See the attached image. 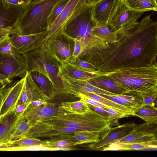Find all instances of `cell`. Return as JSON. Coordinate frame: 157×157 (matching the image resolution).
Segmentation results:
<instances>
[{
	"label": "cell",
	"mask_w": 157,
	"mask_h": 157,
	"mask_svg": "<svg viewBox=\"0 0 157 157\" xmlns=\"http://www.w3.org/2000/svg\"><path fill=\"white\" fill-rule=\"evenodd\" d=\"M47 101L36 100L31 102L30 104L34 106H38L46 103Z\"/></svg>",
	"instance_id": "48"
},
{
	"label": "cell",
	"mask_w": 157,
	"mask_h": 157,
	"mask_svg": "<svg viewBox=\"0 0 157 157\" xmlns=\"http://www.w3.org/2000/svg\"><path fill=\"white\" fill-rule=\"evenodd\" d=\"M40 0H33V2H37V1H40Z\"/></svg>",
	"instance_id": "51"
},
{
	"label": "cell",
	"mask_w": 157,
	"mask_h": 157,
	"mask_svg": "<svg viewBox=\"0 0 157 157\" xmlns=\"http://www.w3.org/2000/svg\"><path fill=\"white\" fill-rule=\"evenodd\" d=\"M101 108L106 111L109 115L110 126L113 125H119L118 120L119 119L130 116V115L128 114L120 112L111 108L106 107Z\"/></svg>",
	"instance_id": "37"
},
{
	"label": "cell",
	"mask_w": 157,
	"mask_h": 157,
	"mask_svg": "<svg viewBox=\"0 0 157 157\" xmlns=\"http://www.w3.org/2000/svg\"><path fill=\"white\" fill-rule=\"evenodd\" d=\"M75 40L74 51L71 62H70L71 63L73 62L83 51V45L81 42L75 39Z\"/></svg>",
	"instance_id": "41"
},
{
	"label": "cell",
	"mask_w": 157,
	"mask_h": 157,
	"mask_svg": "<svg viewBox=\"0 0 157 157\" xmlns=\"http://www.w3.org/2000/svg\"><path fill=\"white\" fill-rule=\"evenodd\" d=\"M12 82L11 79L0 73V96L3 90L7 87L8 85Z\"/></svg>",
	"instance_id": "44"
},
{
	"label": "cell",
	"mask_w": 157,
	"mask_h": 157,
	"mask_svg": "<svg viewBox=\"0 0 157 157\" xmlns=\"http://www.w3.org/2000/svg\"><path fill=\"white\" fill-rule=\"evenodd\" d=\"M146 15L131 25L106 48H94L86 52L82 60L96 66L98 71L152 64L157 56V22Z\"/></svg>",
	"instance_id": "1"
},
{
	"label": "cell",
	"mask_w": 157,
	"mask_h": 157,
	"mask_svg": "<svg viewBox=\"0 0 157 157\" xmlns=\"http://www.w3.org/2000/svg\"><path fill=\"white\" fill-rule=\"evenodd\" d=\"M157 123L148 124L146 123L137 124L129 134L113 142L105 148L125 144L142 143L157 140Z\"/></svg>",
	"instance_id": "8"
},
{
	"label": "cell",
	"mask_w": 157,
	"mask_h": 157,
	"mask_svg": "<svg viewBox=\"0 0 157 157\" xmlns=\"http://www.w3.org/2000/svg\"><path fill=\"white\" fill-rule=\"evenodd\" d=\"M17 33L15 28L11 29L0 30V34H8L10 35Z\"/></svg>",
	"instance_id": "47"
},
{
	"label": "cell",
	"mask_w": 157,
	"mask_h": 157,
	"mask_svg": "<svg viewBox=\"0 0 157 157\" xmlns=\"http://www.w3.org/2000/svg\"><path fill=\"white\" fill-rule=\"evenodd\" d=\"M31 126L22 114L19 117L15 124L11 135L10 141L15 140L24 136Z\"/></svg>",
	"instance_id": "33"
},
{
	"label": "cell",
	"mask_w": 157,
	"mask_h": 157,
	"mask_svg": "<svg viewBox=\"0 0 157 157\" xmlns=\"http://www.w3.org/2000/svg\"><path fill=\"white\" fill-rule=\"evenodd\" d=\"M10 35L8 34L0 42V54L12 55L16 54L10 39Z\"/></svg>",
	"instance_id": "38"
},
{
	"label": "cell",
	"mask_w": 157,
	"mask_h": 157,
	"mask_svg": "<svg viewBox=\"0 0 157 157\" xmlns=\"http://www.w3.org/2000/svg\"><path fill=\"white\" fill-rule=\"evenodd\" d=\"M101 0H85L86 4L90 6H93Z\"/></svg>",
	"instance_id": "49"
},
{
	"label": "cell",
	"mask_w": 157,
	"mask_h": 157,
	"mask_svg": "<svg viewBox=\"0 0 157 157\" xmlns=\"http://www.w3.org/2000/svg\"><path fill=\"white\" fill-rule=\"evenodd\" d=\"M59 107L66 112L76 114L84 113L90 109L88 104L80 99L75 101L62 102Z\"/></svg>",
	"instance_id": "31"
},
{
	"label": "cell",
	"mask_w": 157,
	"mask_h": 157,
	"mask_svg": "<svg viewBox=\"0 0 157 157\" xmlns=\"http://www.w3.org/2000/svg\"><path fill=\"white\" fill-rule=\"evenodd\" d=\"M92 6L86 3L83 5L69 18L62 28L68 35L81 42L83 47L82 53L108 46L92 33V29L96 24L92 17Z\"/></svg>",
	"instance_id": "3"
},
{
	"label": "cell",
	"mask_w": 157,
	"mask_h": 157,
	"mask_svg": "<svg viewBox=\"0 0 157 157\" xmlns=\"http://www.w3.org/2000/svg\"><path fill=\"white\" fill-rule=\"evenodd\" d=\"M39 122L88 131L98 135L100 138L107 132L110 125L109 119L91 109L83 114L59 113Z\"/></svg>",
	"instance_id": "4"
},
{
	"label": "cell",
	"mask_w": 157,
	"mask_h": 157,
	"mask_svg": "<svg viewBox=\"0 0 157 157\" xmlns=\"http://www.w3.org/2000/svg\"><path fill=\"white\" fill-rule=\"evenodd\" d=\"M64 112H66L55 104L47 102L38 106H34L30 103L23 114L28 123L32 126L47 118Z\"/></svg>",
	"instance_id": "14"
},
{
	"label": "cell",
	"mask_w": 157,
	"mask_h": 157,
	"mask_svg": "<svg viewBox=\"0 0 157 157\" xmlns=\"http://www.w3.org/2000/svg\"><path fill=\"white\" fill-rule=\"evenodd\" d=\"M61 0L32 1L25 6L15 28L17 33L25 35L47 31L48 18L54 6Z\"/></svg>",
	"instance_id": "5"
},
{
	"label": "cell",
	"mask_w": 157,
	"mask_h": 157,
	"mask_svg": "<svg viewBox=\"0 0 157 157\" xmlns=\"http://www.w3.org/2000/svg\"><path fill=\"white\" fill-rule=\"evenodd\" d=\"M69 0H61L54 6L48 18L47 29L59 16Z\"/></svg>",
	"instance_id": "36"
},
{
	"label": "cell",
	"mask_w": 157,
	"mask_h": 157,
	"mask_svg": "<svg viewBox=\"0 0 157 157\" xmlns=\"http://www.w3.org/2000/svg\"><path fill=\"white\" fill-rule=\"evenodd\" d=\"M83 130L68 127L58 126L39 122L32 126L24 136L36 138H51L62 135L73 134L75 132Z\"/></svg>",
	"instance_id": "15"
},
{
	"label": "cell",
	"mask_w": 157,
	"mask_h": 157,
	"mask_svg": "<svg viewBox=\"0 0 157 157\" xmlns=\"http://www.w3.org/2000/svg\"><path fill=\"white\" fill-rule=\"evenodd\" d=\"M24 77L6 88L2 92L0 96V116L6 114L16 105L23 89Z\"/></svg>",
	"instance_id": "16"
},
{
	"label": "cell",
	"mask_w": 157,
	"mask_h": 157,
	"mask_svg": "<svg viewBox=\"0 0 157 157\" xmlns=\"http://www.w3.org/2000/svg\"><path fill=\"white\" fill-rule=\"evenodd\" d=\"M90 109H92L104 117L105 118L109 119V116L108 113L100 107L94 106L88 104Z\"/></svg>",
	"instance_id": "45"
},
{
	"label": "cell",
	"mask_w": 157,
	"mask_h": 157,
	"mask_svg": "<svg viewBox=\"0 0 157 157\" xmlns=\"http://www.w3.org/2000/svg\"><path fill=\"white\" fill-rule=\"evenodd\" d=\"M126 6L129 9L136 11H156L157 0H123Z\"/></svg>",
	"instance_id": "30"
},
{
	"label": "cell",
	"mask_w": 157,
	"mask_h": 157,
	"mask_svg": "<svg viewBox=\"0 0 157 157\" xmlns=\"http://www.w3.org/2000/svg\"><path fill=\"white\" fill-rule=\"evenodd\" d=\"M47 33V31L25 35L17 33L10 36L15 52L23 55L41 47Z\"/></svg>",
	"instance_id": "10"
},
{
	"label": "cell",
	"mask_w": 157,
	"mask_h": 157,
	"mask_svg": "<svg viewBox=\"0 0 157 157\" xmlns=\"http://www.w3.org/2000/svg\"><path fill=\"white\" fill-rule=\"evenodd\" d=\"M8 34H0V42Z\"/></svg>",
	"instance_id": "50"
},
{
	"label": "cell",
	"mask_w": 157,
	"mask_h": 157,
	"mask_svg": "<svg viewBox=\"0 0 157 157\" xmlns=\"http://www.w3.org/2000/svg\"><path fill=\"white\" fill-rule=\"evenodd\" d=\"M29 72L35 83L50 99H53L58 95L52 82L45 75L37 71Z\"/></svg>",
	"instance_id": "26"
},
{
	"label": "cell",
	"mask_w": 157,
	"mask_h": 157,
	"mask_svg": "<svg viewBox=\"0 0 157 157\" xmlns=\"http://www.w3.org/2000/svg\"><path fill=\"white\" fill-rule=\"evenodd\" d=\"M24 78L22 92L26 96L29 102L37 100L46 101L48 96L35 83L29 72L27 71Z\"/></svg>",
	"instance_id": "23"
},
{
	"label": "cell",
	"mask_w": 157,
	"mask_h": 157,
	"mask_svg": "<svg viewBox=\"0 0 157 157\" xmlns=\"http://www.w3.org/2000/svg\"><path fill=\"white\" fill-rule=\"evenodd\" d=\"M137 124L133 122L109 128L108 131L100 139L92 143L88 147L94 150H101L113 142L129 134Z\"/></svg>",
	"instance_id": "13"
},
{
	"label": "cell",
	"mask_w": 157,
	"mask_h": 157,
	"mask_svg": "<svg viewBox=\"0 0 157 157\" xmlns=\"http://www.w3.org/2000/svg\"><path fill=\"white\" fill-rule=\"evenodd\" d=\"M92 32L95 36L102 41L107 45L117 40V34L108 25L96 24L92 28Z\"/></svg>",
	"instance_id": "29"
},
{
	"label": "cell",
	"mask_w": 157,
	"mask_h": 157,
	"mask_svg": "<svg viewBox=\"0 0 157 157\" xmlns=\"http://www.w3.org/2000/svg\"><path fill=\"white\" fill-rule=\"evenodd\" d=\"M87 81L94 86L116 94L128 92L114 81L102 76L97 75Z\"/></svg>",
	"instance_id": "24"
},
{
	"label": "cell",
	"mask_w": 157,
	"mask_h": 157,
	"mask_svg": "<svg viewBox=\"0 0 157 157\" xmlns=\"http://www.w3.org/2000/svg\"><path fill=\"white\" fill-rule=\"evenodd\" d=\"M98 94L126 107L132 112L142 104V98L140 92L128 91L115 95Z\"/></svg>",
	"instance_id": "20"
},
{
	"label": "cell",
	"mask_w": 157,
	"mask_h": 157,
	"mask_svg": "<svg viewBox=\"0 0 157 157\" xmlns=\"http://www.w3.org/2000/svg\"><path fill=\"white\" fill-rule=\"evenodd\" d=\"M3 5L9 7L10 5L25 7L29 5L33 0H2Z\"/></svg>",
	"instance_id": "42"
},
{
	"label": "cell",
	"mask_w": 157,
	"mask_h": 157,
	"mask_svg": "<svg viewBox=\"0 0 157 157\" xmlns=\"http://www.w3.org/2000/svg\"><path fill=\"white\" fill-rule=\"evenodd\" d=\"M144 12L131 10L124 2L118 8L108 26L117 35L121 34L136 22Z\"/></svg>",
	"instance_id": "11"
},
{
	"label": "cell",
	"mask_w": 157,
	"mask_h": 157,
	"mask_svg": "<svg viewBox=\"0 0 157 157\" xmlns=\"http://www.w3.org/2000/svg\"><path fill=\"white\" fill-rule=\"evenodd\" d=\"M82 94L89 98L105 105L108 108L128 114L130 116H133V112L127 108L110 100L104 98L98 94L91 93H86Z\"/></svg>",
	"instance_id": "32"
},
{
	"label": "cell",
	"mask_w": 157,
	"mask_h": 157,
	"mask_svg": "<svg viewBox=\"0 0 157 157\" xmlns=\"http://www.w3.org/2000/svg\"><path fill=\"white\" fill-rule=\"evenodd\" d=\"M61 78L68 83L69 87L68 94L72 95L76 97L77 94L79 93H91L107 95L117 94L94 86L86 80L64 78L62 77Z\"/></svg>",
	"instance_id": "19"
},
{
	"label": "cell",
	"mask_w": 157,
	"mask_h": 157,
	"mask_svg": "<svg viewBox=\"0 0 157 157\" xmlns=\"http://www.w3.org/2000/svg\"><path fill=\"white\" fill-rule=\"evenodd\" d=\"M123 0H101L92 6V17L97 24L108 25Z\"/></svg>",
	"instance_id": "12"
},
{
	"label": "cell",
	"mask_w": 157,
	"mask_h": 157,
	"mask_svg": "<svg viewBox=\"0 0 157 157\" xmlns=\"http://www.w3.org/2000/svg\"><path fill=\"white\" fill-rule=\"evenodd\" d=\"M133 115L137 116L148 124L157 123V109L155 105H142L135 109Z\"/></svg>",
	"instance_id": "28"
},
{
	"label": "cell",
	"mask_w": 157,
	"mask_h": 157,
	"mask_svg": "<svg viewBox=\"0 0 157 157\" xmlns=\"http://www.w3.org/2000/svg\"><path fill=\"white\" fill-rule=\"evenodd\" d=\"M1 97H0V104L1 103Z\"/></svg>",
	"instance_id": "52"
},
{
	"label": "cell",
	"mask_w": 157,
	"mask_h": 157,
	"mask_svg": "<svg viewBox=\"0 0 157 157\" xmlns=\"http://www.w3.org/2000/svg\"><path fill=\"white\" fill-rule=\"evenodd\" d=\"M20 116L17 115L13 109L0 116V146L10 141L12 133Z\"/></svg>",
	"instance_id": "21"
},
{
	"label": "cell",
	"mask_w": 157,
	"mask_h": 157,
	"mask_svg": "<svg viewBox=\"0 0 157 157\" xmlns=\"http://www.w3.org/2000/svg\"><path fill=\"white\" fill-rule=\"evenodd\" d=\"M75 39L63 29L52 35L42 47L58 62H71L74 51Z\"/></svg>",
	"instance_id": "7"
},
{
	"label": "cell",
	"mask_w": 157,
	"mask_h": 157,
	"mask_svg": "<svg viewBox=\"0 0 157 157\" xmlns=\"http://www.w3.org/2000/svg\"><path fill=\"white\" fill-rule=\"evenodd\" d=\"M42 141L36 138L23 136L15 140L11 141L4 144L0 147L28 146L42 145Z\"/></svg>",
	"instance_id": "35"
},
{
	"label": "cell",
	"mask_w": 157,
	"mask_h": 157,
	"mask_svg": "<svg viewBox=\"0 0 157 157\" xmlns=\"http://www.w3.org/2000/svg\"><path fill=\"white\" fill-rule=\"evenodd\" d=\"M25 7L13 5L6 7L0 0V30L15 28Z\"/></svg>",
	"instance_id": "17"
},
{
	"label": "cell",
	"mask_w": 157,
	"mask_h": 157,
	"mask_svg": "<svg viewBox=\"0 0 157 157\" xmlns=\"http://www.w3.org/2000/svg\"><path fill=\"white\" fill-rule=\"evenodd\" d=\"M26 61L22 55L0 54V73L10 79L16 77L24 78L26 74Z\"/></svg>",
	"instance_id": "9"
},
{
	"label": "cell",
	"mask_w": 157,
	"mask_h": 157,
	"mask_svg": "<svg viewBox=\"0 0 157 157\" xmlns=\"http://www.w3.org/2000/svg\"><path fill=\"white\" fill-rule=\"evenodd\" d=\"M30 102L15 106L13 109L15 114L18 116L22 115Z\"/></svg>",
	"instance_id": "46"
},
{
	"label": "cell",
	"mask_w": 157,
	"mask_h": 157,
	"mask_svg": "<svg viewBox=\"0 0 157 157\" xmlns=\"http://www.w3.org/2000/svg\"><path fill=\"white\" fill-rule=\"evenodd\" d=\"M157 140L135 143L117 145L104 148L103 151L146 150L157 149Z\"/></svg>",
	"instance_id": "27"
},
{
	"label": "cell",
	"mask_w": 157,
	"mask_h": 157,
	"mask_svg": "<svg viewBox=\"0 0 157 157\" xmlns=\"http://www.w3.org/2000/svg\"><path fill=\"white\" fill-rule=\"evenodd\" d=\"M142 98V105H155L154 102L157 98V90L140 93Z\"/></svg>",
	"instance_id": "40"
},
{
	"label": "cell",
	"mask_w": 157,
	"mask_h": 157,
	"mask_svg": "<svg viewBox=\"0 0 157 157\" xmlns=\"http://www.w3.org/2000/svg\"><path fill=\"white\" fill-rule=\"evenodd\" d=\"M59 74L61 77L87 80L97 76L96 71L90 72L82 70L68 61L60 63Z\"/></svg>",
	"instance_id": "22"
},
{
	"label": "cell",
	"mask_w": 157,
	"mask_h": 157,
	"mask_svg": "<svg viewBox=\"0 0 157 157\" xmlns=\"http://www.w3.org/2000/svg\"><path fill=\"white\" fill-rule=\"evenodd\" d=\"M97 76L111 80L127 91L157 90V64L137 67H121L111 71H96Z\"/></svg>",
	"instance_id": "2"
},
{
	"label": "cell",
	"mask_w": 157,
	"mask_h": 157,
	"mask_svg": "<svg viewBox=\"0 0 157 157\" xmlns=\"http://www.w3.org/2000/svg\"><path fill=\"white\" fill-rule=\"evenodd\" d=\"M86 3L85 0H70L59 16L47 29L42 47L52 35L62 29L63 26L69 18Z\"/></svg>",
	"instance_id": "18"
},
{
	"label": "cell",
	"mask_w": 157,
	"mask_h": 157,
	"mask_svg": "<svg viewBox=\"0 0 157 157\" xmlns=\"http://www.w3.org/2000/svg\"><path fill=\"white\" fill-rule=\"evenodd\" d=\"M71 63L78 68L86 71L93 72L98 70L96 66L81 59L79 57H78L73 62Z\"/></svg>",
	"instance_id": "39"
},
{
	"label": "cell",
	"mask_w": 157,
	"mask_h": 157,
	"mask_svg": "<svg viewBox=\"0 0 157 157\" xmlns=\"http://www.w3.org/2000/svg\"><path fill=\"white\" fill-rule=\"evenodd\" d=\"M77 97L88 104L100 107H107L105 105L89 98L82 93H78Z\"/></svg>",
	"instance_id": "43"
},
{
	"label": "cell",
	"mask_w": 157,
	"mask_h": 157,
	"mask_svg": "<svg viewBox=\"0 0 157 157\" xmlns=\"http://www.w3.org/2000/svg\"><path fill=\"white\" fill-rule=\"evenodd\" d=\"M42 141V145L54 148H63L77 145V141L73 134L62 135Z\"/></svg>",
	"instance_id": "25"
},
{
	"label": "cell",
	"mask_w": 157,
	"mask_h": 157,
	"mask_svg": "<svg viewBox=\"0 0 157 157\" xmlns=\"http://www.w3.org/2000/svg\"><path fill=\"white\" fill-rule=\"evenodd\" d=\"M29 72L37 71L47 77L51 81L57 94H65L67 84L59 74L60 63L43 47L22 55Z\"/></svg>",
	"instance_id": "6"
},
{
	"label": "cell",
	"mask_w": 157,
	"mask_h": 157,
	"mask_svg": "<svg viewBox=\"0 0 157 157\" xmlns=\"http://www.w3.org/2000/svg\"><path fill=\"white\" fill-rule=\"evenodd\" d=\"M73 134L77 141V145L93 143L98 140L100 138L98 135L87 131H76Z\"/></svg>",
	"instance_id": "34"
}]
</instances>
